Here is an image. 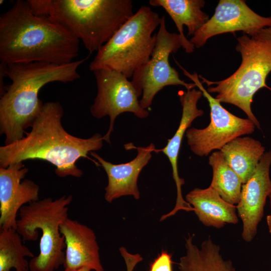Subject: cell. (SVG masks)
<instances>
[{"label":"cell","instance_id":"6da1fadb","mask_svg":"<svg viewBox=\"0 0 271 271\" xmlns=\"http://www.w3.org/2000/svg\"><path fill=\"white\" fill-rule=\"evenodd\" d=\"M79 49V40L50 18L34 15L27 1H17L0 17L1 63L66 64Z\"/></svg>","mask_w":271,"mask_h":271},{"label":"cell","instance_id":"7a4b0ae2","mask_svg":"<svg viewBox=\"0 0 271 271\" xmlns=\"http://www.w3.org/2000/svg\"><path fill=\"white\" fill-rule=\"evenodd\" d=\"M63 113L59 102L44 103L31 131L21 140L0 147V167L28 160H42L55 167L58 177H81L83 172L76 162L101 149L103 137L95 133L82 139L69 134L62 125Z\"/></svg>","mask_w":271,"mask_h":271},{"label":"cell","instance_id":"3957f363","mask_svg":"<svg viewBox=\"0 0 271 271\" xmlns=\"http://www.w3.org/2000/svg\"><path fill=\"white\" fill-rule=\"evenodd\" d=\"M87 58L63 64H6V73L12 83L0 99L1 133L5 136V145L24 138L25 129L32 126L44 104L39 98L41 89L49 83H66L79 78L78 69Z\"/></svg>","mask_w":271,"mask_h":271},{"label":"cell","instance_id":"277c9868","mask_svg":"<svg viewBox=\"0 0 271 271\" xmlns=\"http://www.w3.org/2000/svg\"><path fill=\"white\" fill-rule=\"evenodd\" d=\"M236 50L241 56L238 68L227 78L211 81L199 75L209 86L208 93H216L220 103L233 104L241 109L260 129V124L251 110L254 94L261 88H271L266 84L271 72V26L248 35L243 33L237 39Z\"/></svg>","mask_w":271,"mask_h":271},{"label":"cell","instance_id":"5b68a950","mask_svg":"<svg viewBox=\"0 0 271 271\" xmlns=\"http://www.w3.org/2000/svg\"><path fill=\"white\" fill-rule=\"evenodd\" d=\"M133 14L131 0H53L49 18L81 40L92 53Z\"/></svg>","mask_w":271,"mask_h":271},{"label":"cell","instance_id":"8992f818","mask_svg":"<svg viewBox=\"0 0 271 271\" xmlns=\"http://www.w3.org/2000/svg\"><path fill=\"white\" fill-rule=\"evenodd\" d=\"M161 20L150 7H141L97 52L90 70H113L131 78L150 60L157 40V34L153 33Z\"/></svg>","mask_w":271,"mask_h":271},{"label":"cell","instance_id":"52a82bcc","mask_svg":"<svg viewBox=\"0 0 271 271\" xmlns=\"http://www.w3.org/2000/svg\"><path fill=\"white\" fill-rule=\"evenodd\" d=\"M72 195L48 197L23 206L19 212L17 231L23 241H36L41 230L38 255L29 262L30 271H55L64 264L66 248L60 226L68 218Z\"/></svg>","mask_w":271,"mask_h":271},{"label":"cell","instance_id":"ba28073f","mask_svg":"<svg viewBox=\"0 0 271 271\" xmlns=\"http://www.w3.org/2000/svg\"><path fill=\"white\" fill-rule=\"evenodd\" d=\"M183 42L179 34L169 32L166 26L165 16L161 17L157 40L150 60L137 69L131 82L137 91L141 106L149 109L158 92L170 85H181L187 90L196 87L194 83H187L180 79L178 71L171 67L169 58L176 53Z\"/></svg>","mask_w":271,"mask_h":271},{"label":"cell","instance_id":"9c48e42d","mask_svg":"<svg viewBox=\"0 0 271 271\" xmlns=\"http://www.w3.org/2000/svg\"><path fill=\"white\" fill-rule=\"evenodd\" d=\"M184 75L190 78L209 103L210 122L204 128L191 127L185 133L191 151L199 157H206L212 151H220L234 139L254 132L255 125L249 118L239 117L226 110L203 86L197 73L191 74L180 65Z\"/></svg>","mask_w":271,"mask_h":271},{"label":"cell","instance_id":"30bf717a","mask_svg":"<svg viewBox=\"0 0 271 271\" xmlns=\"http://www.w3.org/2000/svg\"><path fill=\"white\" fill-rule=\"evenodd\" d=\"M93 72L97 92L90 110L91 115L96 118L107 115L109 117V128L103 139L110 144V137L117 116L128 112L140 118H145L149 113L141 106L139 97L131 81L123 74L102 69Z\"/></svg>","mask_w":271,"mask_h":271},{"label":"cell","instance_id":"8fae6325","mask_svg":"<svg viewBox=\"0 0 271 271\" xmlns=\"http://www.w3.org/2000/svg\"><path fill=\"white\" fill-rule=\"evenodd\" d=\"M271 26V17L261 16L243 0H220L213 16L193 36L195 48L203 46L210 38L226 33L242 31L252 35Z\"/></svg>","mask_w":271,"mask_h":271},{"label":"cell","instance_id":"7c38bea8","mask_svg":"<svg viewBox=\"0 0 271 271\" xmlns=\"http://www.w3.org/2000/svg\"><path fill=\"white\" fill-rule=\"evenodd\" d=\"M270 165L271 151L265 152L250 178L242 185L240 200L236 207L243 223L242 237L246 242H250L255 236L263 215L271 187Z\"/></svg>","mask_w":271,"mask_h":271},{"label":"cell","instance_id":"4fadbf2b","mask_svg":"<svg viewBox=\"0 0 271 271\" xmlns=\"http://www.w3.org/2000/svg\"><path fill=\"white\" fill-rule=\"evenodd\" d=\"M29 169L23 162L0 167V229L17 230V216L26 204L39 200L40 187L24 178Z\"/></svg>","mask_w":271,"mask_h":271},{"label":"cell","instance_id":"5bb4252c","mask_svg":"<svg viewBox=\"0 0 271 271\" xmlns=\"http://www.w3.org/2000/svg\"><path fill=\"white\" fill-rule=\"evenodd\" d=\"M138 154L135 158L124 164H113L106 161L95 152L90 155L95 158L105 170L108 184L105 188L104 198L108 203L124 196L140 198L137 182L142 169L148 164L152 153L155 152V145L151 143L145 147L136 148Z\"/></svg>","mask_w":271,"mask_h":271},{"label":"cell","instance_id":"9a60e30c","mask_svg":"<svg viewBox=\"0 0 271 271\" xmlns=\"http://www.w3.org/2000/svg\"><path fill=\"white\" fill-rule=\"evenodd\" d=\"M202 95V92L195 88L187 91L180 90L178 92L182 106V114L179 125L172 138L168 140L165 148L160 150L156 149L155 152H162L168 157L172 166L173 177L177 188L175 206L171 211L166 214L167 218L175 215L181 210L187 212L193 211L192 207L182 197L181 187L185 184V182L183 179L179 177L177 164L181 145L185 133L191 126L192 122L204 114L203 110L197 107L198 102Z\"/></svg>","mask_w":271,"mask_h":271},{"label":"cell","instance_id":"2e32d148","mask_svg":"<svg viewBox=\"0 0 271 271\" xmlns=\"http://www.w3.org/2000/svg\"><path fill=\"white\" fill-rule=\"evenodd\" d=\"M66 244L64 268L87 267L104 271L94 231L76 220L67 218L60 226Z\"/></svg>","mask_w":271,"mask_h":271},{"label":"cell","instance_id":"e0dca14e","mask_svg":"<svg viewBox=\"0 0 271 271\" xmlns=\"http://www.w3.org/2000/svg\"><path fill=\"white\" fill-rule=\"evenodd\" d=\"M199 221L206 226L221 228L226 224H237L236 207L224 200L209 186L205 189L195 188L185 196Z\"/></svg>","mask_w":271,"mask_h":271},{"label":"cell","instance_id":"ac0fdd59","mask_svg":"<svg viewBox=\"0 0 271 271\" xmlns=\"http://www.w3.org/2000/svg\"><path fill=\"white\" fill-rule=\"evenodd\" d=\"M154 7H162L171 17L179 32L183 48L188 53H192L194 46L188 40L183 33V26L188 30V36H194L209 19V16L202 11L205 2L203 0H150Z\"/></svg>","mask_w":271,"mask_h":271},{"label":"cell","instance_id":"d6986e66","mask_svg":"<svg viewBox=\"0 0 271 271\" xmlns=\"http://www.w3.org/2000/svg\"><path fill=\"white\" fill-rule=\"evenodd\" d=\"M193 238L189 234L186 239V253L180 259L179 271H236L231 260L223 258L219 246L210 237L203 241L200 248Z\"/></svg>","mask_w":271,"mask_h":271},{"label":"cell","instance_id":"ffe728a7","mask_svg":"<svg viewBox=\"0 0 271 271\" xmlns=\"http://www.w3.org/2000/svg\"><path fill=\"white\" fill-rule=\"evenodd\" d=\"M226 161L244 184L265 152L261 143L249 137H238L220 150Z\"/></svg>","mask_w":271,"mask_h":271},{"label":"cell","instance_id":"44dd1931","mask_svg":"<svg viewBox=\"0 0 271 271\" xmlns=\"http://www.w3.org/2000/svg\"><path fill=\"white\" fill-rule=\"evenodd\" d=\"M212 169L210 186L225 201L235 205L239 201L242 183L239 177L230 167L220 151H214L208 158Z\"/></svg>","mask_w":271,"mask_h":271},{"label":"cell","instance_id":"7402d4cb","mask_svg":"<svg viewBox=\"0 0 271 271\" xmlns=\"http://www.w3.org/2000/svg\"><path fill=\"white\" fill-rule=\"evenodd\" d=\"M16 229H0V271H29V262L25 257H34V253L22 243Z\"/></svg>","mask_w":271,"mask_h":271},{"label":"cell","instance_id":"603a6c76","mask_svg":"<svg viewBox=\"0 0 271 271\" xmlns=\"http://www.w3.org/2000/svg\"><path fill=\"white\" fill-rule=\"evenodd\" d=\"M27 2L34 15L49 17L53 0H28Z\"/></svg>","mask_w":271,"mask_h":271},{"label":"cell","instance_id":"cb8c5ba5","mask_svg":"<svg viewBox=\"0 0 271 271\" xmlns=\"http://www.w3.org/2000/svg\"><path fill=\"white\" fill-rule=\"evenodd\" d=\"M150 271H173L172 255L162 251L152 263Z\"/></svg>","mask_w":271,"mask_h":271},{"label":"cell","instance_id":"d4e9b609","mask_svg":"<svg viewBox=\"0 0 271 271\" xmlns=\"http://www.w3.org/2000/svg\"><path fill=\"white\" fill-rule=\"evenodd\" d=\"M122 257L126 263L127 271H132L137 264L142 260V257L138 254H132L126 252Z\"/></svg>","mask_w":271,"mask_h":271},{"label":"cell","instance_id":"484cf974","mask_svg":"<svg viewBox=\"0 0 271 271\" xmlns=\"http://www.w3.org/2000/svg\"><path fill=\"white\" fill-rule=\"evenodd\" d=\"M91 269L87 267H81L78 268H65L64 271H90Z\"/></svg>","mask_w":271,"mask_h":271},{"label":"cell","instance_id":"4316f807","mask_svg":"<svg viewBox=\"0 0 271 271\" xmlns=\"http://www.w3.org/2000/svg\"><path fill=\"white\" fill-rule=\"evenodd\" d=\"M266 222L269 233L271 234V214L266 217Z\"/></svg>","mask_w":271,"mask_h":271},{"label":"cell","instance_id":"83f0119b","mask_svg":"<svg viewBox=\"0 0 271 271\" xmlns=\"http://www.w3.org/2000/svg\"><path fill=\"white\" fill-rule=\"evenodd\" d=\"M268 197H269V200H270V206H271V187H270V189L268 193Z\"/></svg>","mask_w":271,"mask_h":271}]
</instances>
